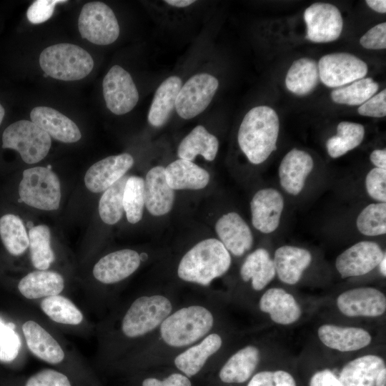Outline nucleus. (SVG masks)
<instances>
[{"mask_svg": "<svg viewBox=\"0 0 386 386\" xmlns=\"http://www.w3.org/2000/svg\"><path fill=\"white\" fill-rule=\"evenodd\" d=\"M276 275L273 259L268 251L259 248L250 253L240 268V276L244 282L251 281L254 290H264Z\"/></svg>", "mask_w": 386, "mask_h": 386, "instance_id": "obj_31", "label": "nucleus"}, {"mask_svg": "<svg viewBox=\"0 0 386 386\" xmlns=\"http://www.w3.org/2000/svg\"><path fill=\"white\" fill-rule=\"evenodd\" d=\"M219 141L202 125L195 127L180 142L177 149L179 159L192 162L200 154L213 161L217 154Z\"/></svg>", "mask_w": 386, "mask_h": 386, "instance_id": "obj_33", "label": "nucleus"}, {"mask_svg": "<svg viewBox=\"0 0 386 386\" xmlns=\"http://www.w3.org/2000/svg\"><path fill=\"white\" fill-rule=\"evenodd\" d=\"M0 237L6 250L20 255L29 247V236L21 219L8 214L0 218Z\"/></svg>", "mask_w": 386, "mask_h": 386, "instance_id": "obj_37", "label": "nucleus"}, {"mask_svg": "<svg viewBox=\"0 0 386 386\" xmlns=\"http://www.w3.org/2000/svg\"><path fill=\"white\" fill-rule=\"evenodd\" d=\"M174 309L169 295L161 293L142 295L126 311L121 322L122 332L129 339L152 336Z\"/></svg>", "mask_w": 386, "mask_h": 386, "instance_id": "obj_4", "label": "nucleus"}, {"mask_svg": "<svg viewBox=\"0 0 386 386\" xmlns=\"http://www.w3.org/2000/svg\"><path fill=\"white\" fill-rule=\"evenodd\" d=\"M360 43L367 49L386 48V23L382 22L369 29L360 39Z\"/></svg>", "mask_w": 386, "mask_h": 386, "instance_id": "obj_49", "label": "nucleus"}, {"mask_svg": "<svg viewBox=\"0 0 386 386\" xmlns=\"http://www.w3.org/2000/svg\"><path fill=\"white\" fill-rule=\"evenodd\" d=\"M165 178L172 189H201L209 182L204 169L191 161L179 159L164 168Z\"/></svg>", "mask_w": 386, "mask_h": 386, "instance_id": "obj_29", "label": "nucleus"}, {"mask_svg": "<svg viewBox=\"0 0 386 386\" xmlns=\"http://www.w3.org/2000/svg\"><path fill=\"white\" fill-rule=\"evenodd\" d=\"M103 95L108 109L117 115L132 111L139 101V92L130 74L113 66L104 77Z\"/></svg>", "mask_w": 386, "mask_h": 386, "instance_id": "obj_11", "label": "nucleus"}, {"mask_svg": "<svg viewBox=\"0 0 386 386\" xmlns=\"http://www.w3.org/2000/svg\"><path fill=\"white\" fill-rule=\"evenodd\" d=\"M367 5L372 10L385 14L386 12V1L385 0H367Z\"/></svg>", "mask_w": 386, "mask_h": 386, "instance_id": "obj_53", "label": "nucleus"}, {"mask_svg": "<svg viewBox=\"0 0 386 386\" xmlns=\"http://www.w3.org/2000/svg\"><path fill=\"white\" fill-rule=\"evenodd\" d=\"M385 367L384 360L376 355H365L348 362L341 370L342 386H375L380 372Z\"/></svg>", "mask_w": 386, "mask_h": 386, "instance_id": "obj_27", "label": "nucleus"}, {"mask_svg": "<svg viewBox=\"0 0 386 386\" xmlns=\"http://www.w3.org/2000/svg\"><path fill=\"white\" fill-rule=\"evenodd\" d=\"M78 28L83 39L97 45L112 44L119 37L120 31L114 11L102 1H91L83 6Z\"/></svg>", "mask_w": 386, "mask_h": 386, "instance_id": "obj_8", "label": "nucleus"}, {"mask_svg": "<svg viewBox=\"0 0 386 386\" xmlns=\"http://www.w3.org/2000/svg\"><path fill=\"white\" fill-rule=\"evenodd\" d=\"M321 81L327 86L338 88L364 78L367 65L356 56L345 52L326 54L318 62Z\"/></svg>", "mask_w": 386, "mask_h": 386, "instance_id": "obj_10", "label": "nucleus"}, {"mask_svg": "<svg viewBox=\"0 0 386 386\" xmlns=\"http://www.w3.org/2000/svg\"><path fill=\"white\" fill-rule=\"evenodd\" d=\"M142 257L135 250L124 249L102 257L93 268L94 277L104 284L119 282L132 275L139 267Z\"/></svg>", "mask_w": 386, "mask_h": 386, "instance_id": "obj_17", "label": "nucleus"}, {"mask_svg": "<svg viewBox=\"0 0 386 386\" xmlns=\"http://www.w3.org/2000/svg\"><path fill=\"white\" fill-rule=\"evenodd\" d=\"M339 311L350 317H377L386 310V297L371 287L350 289L342 292L336 300Z\"/></svg>", "mask_w": 386, "mask_h": 386, "instance_id": "obj_13", "label": "nucleus"}, {"mask_svg": "<svg viewBox=\"0 0 386 386\" xmlns=\"http://www.w3.org/2000/svg\"><path fill=\"white\" fill-rule=\"evenodd\" d=\"M232 263L230 253L217 239L209 238L196 244L180 259L177 276L186 282L208 286L224 275Z\"/></svg>", "mask_w": 386, "mask_h": 386, "instance_id": "obj_3", "label": "nucleus"}, {"mask_svg": "<svg viewBox=\"0 0 386 386\" xmlns=\"http://www.w3.org/2000/svg\"><path fill=\"white\" fill-rule=\"evenodd\" d=\"M250 208L254 227L262 233H272L279 227L284 199L274 188L262 189L253 196Z\"/></svg>", "mask_w": 386, "mask_h": 386, "instance_id": "obj_16", "label": "nucleus"}, {"mask_svg": "<svg viewBox=\"0 0 386 386\" xmlns=\"http://www.w3.org/2000/svg\"><path fill=\"white\" fill-rule=\"evenodd\" d=\"M216 318L212 309L202 304H189L174 309L152 337L154 345L176 355L213 331Z\"/></svg>", "mask_w": 386, "mask_h": 386, "instance_id": "obj_1", "label": "nucleus"}, {"mask_svg": "<svg viewBox=\"0 0 386 386\" xmlns=\"http://www.w3.org/2000/svg\"><path fill=\"white\" fill-rule=\"evenodd\" d=\"M19 197L26 204L43 210H56L61 200L57 175L49 167L25 169L19 186Z\"/></svg>", "mask_w": 386, "mask_h": 386, "instance_id": "obj_6", "label": "nucleus"}, {"mask_svg": "<svg viewBox=\"0 0 386 386\" xmlns=\"http://www.w3.org/2000/svg\"><path fill=\"white\" fill-rule=\"evenodd\" d=\"M320 340L326 347L340 352H352L367 347L372 336L365 329L325 324L317 330Z\"/></svg>", "mask_w": 386, "mask_h": 386, "instance_id": "obj_24", "label": "nucleus"}, {"mask_svg": "<svg viewBox=\"0 0 386 386\" xmlns=\"http://www.w3.org/2000/svg\"><path fill=\"white\" fill-rule=\"evenodd\" d=\"M260 360L259 348L253 345H246L232 354L221 367L220 380L224 383H243L255 371Z\"/></svg>", "mask_w": 386, "mask_h": 386, "instance_id": "obj_26", "label": "nucleus"}, {"mask_svg": "<svg viewBox=\"0 0 386 386\" xmlns=\"http://www.w3.org/2000/svg\"><path fill=\"white\" fill-rule=\"evenodd\" d=\"M129 176L124 175L104 191L99 202V213L107 224L118 222L124 212L123 194Z\"/></svg>", "mask_w": 386, "mask_h": 386, "instance_id": "obj_39", "label": "nucleus"}, {"mask_svg": "<svg viewBox=\"0 0 386 386\" xmlns=\"http://www.w3.org/2000/svg\"><path fill=\"white\" fill-rule=\"evenodd\" d=\"M218 86V79L209 74L193 75L177 94L175 109L179 116L190 119L201 114L211 103Z\"/></svg>", "mask_w": 386, "mask_h": 386, "instance_id": "obj_9", "label": "nucleus"}, {"mask_svg": "<svg viewBox=\"0 0 386 386\" xmlns=\"http://www.w3.org/2000/svg\"><path fill=\"white\" fill-rule=\"evenodd\" d=\"M365 128L358 123L341 122L337 127V134L326 142L327 153L332 158H337L358 147L365 137Z\"/></svg>", "mask_w": 386, "mask_h": 386, "instance_id": "obj_35", "label": "nucleus"}, {"mask_svg": "<svg viewBox=\"0 0 386 386\" xmlns=\"http://www.w3.org/2000/svg\"><path fill=\"white\" fill-rule=\"evenodd\" d=\"M247 386H297L291 374L284 370L262 371L253 375Z\"/></svg>", "mask_w": 386, "mask_h": 386, "instance_id": "obj_44", "label": "nucleus"}, {"mask_svg": "<svg viewBox=\"0 0 386 386\" xmlns=\"http://www.w3.org/2000/svg\"><path fill=\"white\" fill-rule=\"evenodd\" d=\"M4 114H5L4 109L3 106L0 104V125H1V122H2L3 119H4Z\"/></svg>", "mask_w": 386, "mask_h": 386, "instance_id": "obj_57", "label": "nucleus"}, {"mask_svg": "<svg viewBox=\"0 0 386 386\" xmlns=\"http://www.w3.org/2000/svg\"><path fill=\"white\" fill-rule=\"evenodd\" d=\"M314 167L312 157L303 150L292 149L283 157L278 169L279 184L292 195L299 194Z\"/></svg>", "mask_w": 386, "mask_h": 386, "instance_id": "obj_20", "label": "nucleus"}, {"mask_svg": "<svg viewBox=\"0 0 386 386\" xmlns=\"http://www.w3.org/2000/svg\"><path fill=\"white\" fill-rule=\"evenodd\" d=\"M65 0H37L34 1L28 8L26 16L28 20L34 24H41L47 21L52 16L54 6L59 3H65Z\"/></svg>", "mask_w": 386, "mask_h": 386, "instance_id": "obj_46", "label": "nucleus"}, {"mask_svg": "<svg viewBox=\"0 0 386 386\" xmlns=\"http://www.w3.org/2000/svg\"><path fill=\"white\" fill-rule=\"evenodd\" d=\"M378 88V84L372 78H362L333 89L331 98L337 104L360 106L374 96Z\"/></svg>", "mask_w": 386, "mask_h": 386, "instance_id": "obj_38", "label": "nucleus"}, {"mask_svg": "<svg viewBox=\"0 0 386 386\" xmlns=\"http://www.w3.org/2000/svg\"><path fill=\"white\" fill-rule=\"evenodd\" d=\"M223 345L222 336L211 332L195 344L182 350L174 358L176 368L188 377L198 374Z\"/></svg>", "mask_w": 386, "mask_h": 386, "instance_id": "obj_18", "label": "nucleus"}, {"mask_svg": "<svg viewBox=\"0 0 386 386\" xmlns=\"http://www.w3.org/2000/svg\"><path fill=\"white\" fill-rule=\"evenodd\" d=\"M30 118L33 123L57 141L74 143L81 137L76 124L69 117L51 107H36L31 110Z\"/></svg>", "mask_w": 386, "mask_h": 386, "instance_id": "obj_21", "label": "nucleus"}, {"mask_svg": "<svg viewBox=\"0 0 386 386\" xmlns=\"http://www.w3.org/2000/svg\"><path fill=\"white\" fill-rule=\"evenodd\" d=\"M39 64L46 75L62 81H76L86 77L94 67L91 56L83 48L60 43L44 49Z\"/></svg>", "mask_w": 386, "mask_h": 386, "instance_id": "obj_5", "label": "nucleus"}, {"mask_svg": "<svg viewBox=\"0 0 386 386\" xmlns=\"http://www.w3.org/2000/svg\"><path fill=\"white\" fill-rule=\"evenodd\" d=\"M380 268V272L381 274L385 277L386 276V256L383 257L382 259L380 261V262L378 264Z\"/></svg>", "mask_w": 386, "mask_h": 386, "instance_id": "obj_56", "label": "nucleus"}, {"mask_svg": "<svg viewBox=\"0 0 386 386\" xmlns=\"http://www.w3.org/2000/svg\"><path fill=\"white\" fill-rule=\"evenodd\" d=\"M215 231L228 252L236 257L243 255L253 244L249 227L236 212L222 215L216 222Z\"/></svg>", "mask_w": 386, "mask_h": 386, "instance_id": "obj_19", "label": "nucleus"}, {"mask_svg": "<svg viewBox=\"0 0 386 386\" xmlns=\"http://www.w3.org/2000/svg\"><path fill=\"white\" fill-rule=\"evenodd\" d=\"M144 179L137 176L128 177L123 194V207L131 224L139 222L143 214Z\"/></svg>", "mask_w": 386, "mask_h": 386, "instance_id": "obj_41", "label": "nucleus"}, {"mask_svg": "<svg viewBox=\"0 0 386 386\" xmlns=\"http://www.w3.org/2000/svg\"><path fill=\"white\" fill-rule=\"evenodd\" d=\"M164 2L172 6L183 8L192 5L195 1L192 0H166Z\"/></svg>", "mask_w": 386, "mask_h": 386, "instance_id": "obj_54", "label": "nucleus"}, {"mask_svg": "<svg viewBox=\"0 0 386 386\" xmlns=\"http://www.w3.org/2000/svg\"><path fill=\"white\" fill-rule=\"evenodd\" d=\"M371 162L377 168L386 169V149H375L370 155Z\"/></svg>", "mask_w": 386, "mask_h": 386, "instance_id": "obj_52", "label": "nucleus"}, {"mask_svg": "<svg viewBox=\"0 0 386 386\" xmlns=\"http://www.w3.org/2000/svg\"><path fill=\"white\" fill-rule=\"evenodd\" d=\"M320 81L317 63L310 58L295 60L290 67L285 85L289 91L298 96L311 93Z\"/></svg>", "mask_w": 386, "mask_h": 386, "instance_id": "obj_34", "label": "nucleus"}, {"mask_svg": "<svg viewBox=\"0 0 386 386\" xmlns=\"http://www.w3.org/2000/svg\"><path fill=\"white\" fill-rule=\"evenodd\" d=\"M273 262L279 280L293 285L300 281L304 271L310 265L312 254L306 249L284 245L276 249Z\"/></svg>", "mask_w": 386, "mask_h": 386, "instance_id": "obj_25", "label": "nucleus"}, {"mask_svg": "<svg viewBox=\"0 0 386 386\" xmlns=\"http://www.w3.org/2000/svg\"><path fill=\"white\" fill-rule=\"evenodd\" d=\"M375 386H386V367H384L380 372L375 381Z\"/></svg>", "mask_w": 386, "mask_h": 386, "instance_id": "obj_55", "label": "nucleus"}, {"mask_svg": "<svg viewBox=\"0 0 386 386\" xmlns=\"http://www.w3.org/2000/svg\"><path fill=\"white\" fill-rule=\"evenodd\" d=\"M182 79L171 76L157 89L148 113V121L155 127L163 126L169 120L174 109L177 94L182 87Z\"/></svg>", "mask_w": 386, "mask_h": 386, "instance_id": "obj_30", "label": "nucleus"}, {"mask_svg": "<svg viewBox=\"0 0 386 386\" xmlns=\"http://www.w3.org/2000/svg\"><path fill=\"white\" fill-rule=\"evenodd\" d=\"M14 329V324H6L0 318V361L1 362L13 361L19 352L21 340Z\"/></svg>", "mask_w": 386, "mask_h": 386, "instance_id": "obj_43", "label": "nucleus"}, {"mask_svg": "<svg viewBox=\"0 0 386 386\" xmlns=\"http://www.w3.org/2000/svg\"><path fill=\"white\" fill-rule=\"evenodd\" d=\"M360 115L370 117H383L386 115V90L375 94L358 107Z\"/></svg>", "mask_w": 386, "mask_h": 386, "instance_id": "obj_48", "label": "nucleus"}, {"mask_svg": "<svg viewBox=\"0 0 386 386\" xmlns=\"http://www.w3.org/2000/svg\"><path fill=\"white\" fill-rule=\"evenodd\" d=\"M51 144L49 134L31 121L12 123L2 134V148L17 151L27 164L42 160L49 153Z\"/></svg>", "mask_w": 386, "mask_h": 386, "instance_id": "obj_7", "label": "nucleus"}, {"mask_svg": "<svg viewBox=\"0 0 386 386\" xmlns=\"http://www.w3.org/2000/svg\"><path fill=\"white\" fill-rule=\"evenodd\" d=\"M259 308L268 314L272 321L282 325L295 323L302 314L295 297L279 287L269 288L262 294L259 300Z\"/></svg>", "mask_w": 386, "mask_h": 386, "instance_id": "obj_22", "label": "nucleus"}, {"mask_svg": "<svg viewBox=\"0 0 386 386\" xmlns=\"http://www.w3.org/2000/svg\"><path fill=\"white\" fill-rule=\"evenodd\" d=\"M41 310L53 321L76 325L83 320V315L68 298L61 295L47 297L41 302Z\"/></svg>", "mask_w": 386, "mask_h": 386, "instance_id": "obj_40", "label": "nucleus"}, {"mask_svg": "<svg viewBox=\"0 0 386 386\" xmlns=\"http://www.w3.org/2000/svg\"><path fill=\"white\" fill-rule=\"evenodd\" d=\"M279 121L276 112L267 106L251 109L239 126V146L254 164L264 162L277 149Z\"/></svg>", "mask_w": 386, "mask_h": 386, "instance_id": "obj_2", "label": "nucleus"}, {"mask_svg": "<svg viewBox=\"0 0 386 386\" xmlns=\"http://www.w3.org/2000/svg\"><path fill=\"white\" fill-rule=\"evenodd\" d=\"M307 26L306 39L315 43H327L339 38L343 20L335 6L323 2L314 3L304 13Z\"/></svg>", "mask_w": 386, "mask_h": 386, "instance_id": "obj_12", "label": "nucleus"}, {"mask_svg": "<svg viewBox=\"0 0 386 386\" xmlns=\"http://www.w3.org/2000/svg\"><path fill=\"white\" fill-rule=\"evenodd\" d=\"M144 206L156 217L169 212L173 207L174 192L167 184L164 167L157 166L147 174L144 186Z\"/></svg>", "mask_w": 386, "mask_h": 386, "instance_id": "obj_23", "label": "nucleus"}, {"mask_svg": "<svg viewBox=\"0 0 386 386\" xmlns=\"http://www.w3.org/2000/svg\"><path fill=\"white\" fill-rule=\"evenodd\" d=\"M359 232L366 236L374 237L386 233V204L373 203L365 207L356 221Z\"/></svg>", "mask_w": 386, "mask_h": 386, "instance_id": "obj_42", "label": "nucleus"}, {"mask_svg": "<svg viewBox=\"0 0 386 386\" xmlns=\"http://www.w3.org/2000/svg\"><path fill=\"white\" fill-rule=\"evenodd\" d=\"M310 386H342V385L331 370L325 369L312 375Z\"/></svg>", "mask_w": 386, "mask_h": 386, "instance_id": "obj_51", "label": "nucleus"}, {"mask_svg": "<svg viewBox=\"0 0 386 386\" xmlns=\"http://www.w3.org/2000/svg\"><path fill=\"white\" fill-rule=\"evenodd\" d=\"M142 386H192L189 377L181 372H174L162 380L156 377H147Z\"/></svg>", "mask_w": 386, "mask_h": 386, "instance_id": "obj_50", "label": "nucleus"}, {"mask_svg": "<svg viewBox=\"0 0 386 386\" xmlns=\"http://www.w3.org/2000/svg\"><path fill=\"white\" fill-rule=\"evenodd\" d=\"M133 164L134 159L128 153L107 157L89 168L84 177L85 185L91 192H104L124 177Z\"/></svg>", "mask_w": 386, "mask_h": 386, "instance_id": "obj_15", "label": "nucleus"}, {"mask_svg": "<svg viewBox=\"0 0 386 386\" xmlns=\"http://www.w3.org/2000/svg\"><path fill=\"white\" fill-rule=\"evenodd\" d=\"M22 331L29 350L38 358L57 364L64 358V352L58 342L41 325L29 320L22 325Z\"/></svg>", "mask_w": 386, "mask_h": 386, "instance_id": "obj_28", "label": "nucleus"}, {"mask_svg": "<svg viewBox=\"0 0 386 386\" xmlns=\"http://www.w3.org/2000/svg\"><path fill=\"white\" fill-rule=\"evenodd\" d=\"M64 287L62 276L48 270L31 272L24 277L18 284L21 294L30 300L58 295Z\"/></svg>", "mask_w": 386, "mask_h": 386, "instance_id": "obj_32", "label": "nucleus"}, {"mask_svg": "<svg viewBox=\"0 0 386 386\" xmlns=\"http://www.w3.org/2000/svg\"><path fill=\"white\" fill-rule=\"evenodd\" d=\"M25 386H71L68 377L51 369H46L31 376Z\"/></svg>", "mask_w": 386, "mask_h": 386, "instance_id": "obj_47", "label": "nucleus"}, {"mask_svg": "<svg viewBox=\"0 0 386 386\" xmlns=\"http://www.w3.org/2000/svg\"><path fill=\"white\" fill-rule=\"evenodd\" d=\"M28 236L32 264L39 270H46L55 259L49 227L44 224L32 227Z\"/></svg>", "mask_w": 386, "mask_h": 386, "instance_id": "obj_36", "label": "nucleus"}, {"mask_svg": "<svg viewBox=\"0 0 386 386\" xmlns=\"http://www.w3.org/2000/svg\"><path fill=\"white\" fill-rule=\"evenodd\" d=\"M365 188L369 196L380 202L386 201V169L375 167L365 177Z\"/></svg>", "mask_w": 386, "mask_h": 386, "instance_id": "obj_45", "label": "nucleus"}, {"mask_svg": "<svg viewBox=\"0 0 386 386\" xmlns=\"http://www.w3.org/2000/svg\"><path fill=\"white\" fill-rule=\"evenodd\" d=\"M385 254L377 243L361 241L337 256L335 267L342 278L362 276L377 267Z\"/></svg>", "mask_w": 386, "mask_h": 386, "instance_id": "obj_14", "label": "nucleus"}]
</instances>
